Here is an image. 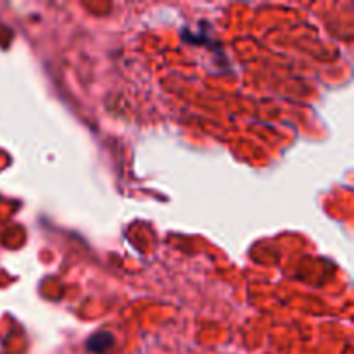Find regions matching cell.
<instances>
[{
    "label": "cell",
    "mask_w": 354,
    "mask_h": 354,
    "mask_svg": "<svg viewBox=\"0 0 354 354\" xmlns=\"http://www.w3.org/2000/svg\"><path fill=\"white\" fill-rule=\"evenodd\" d=\"M106 341H113V335L109 334H97L93 335L92 339L88 341V349L93 353H104L106 348H109L113 342H106Z\"/></svg>",
    "instance_id": "1"
}]
</instances>
